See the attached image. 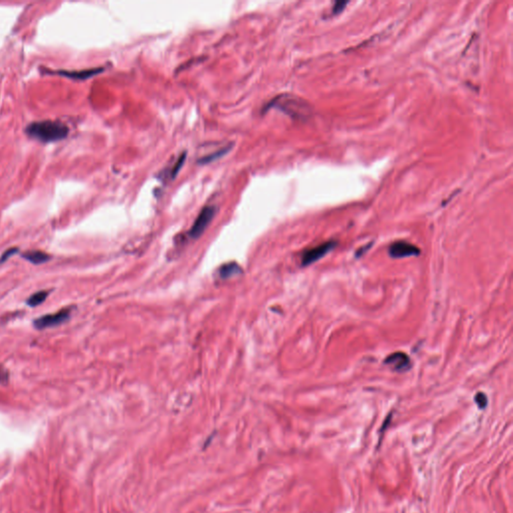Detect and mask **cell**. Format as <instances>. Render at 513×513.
<instances>
[{
  "label": "cell",
  "instance_id": "cell-14",
  "mask_svg": "<svg viewBox=\"0 0 513 513\" xmlns=\"http://www.w3.org/2000/svg\"><path fill=\"white\" fill-rule=\"evenodd\" d=\"M475 402L476 404L478 405L479 408L483 409L486 407L487 403H488V400H487V397L484 393H478L477 395L475 396Z\"/></svg>",
  "mask_w": 513,
  "mask_h": 513
},
{
  "label": "cell",
  "instance_id": "cell-2",
  "mask_svg": "<svg viewBox=\"0 0 513 513\" xmlns=\"http://www.w3.org/2000/svg\"><path fill=\"white\" fill-rule=\"evenodd\" d=\"M71 308H64L53 314H47L42 316L33 321V326L37 330H43L47 328L56 327L62 324H64L70 319Z\"/></svg>",
  "mask_w": 513,
  "mask_h": 513
},
{
  "label": "cell",
  "instance_id": "cell-12",
  "mask_svg": "<svg viewBox=\"0 0 513 513\" xmlns=\"http://www.w3.org/2000/svg\"><path fill=\"white\" fill-rule=\"evenodd\" d=\"M240 271V267L235 263H228L224 266H222L219 270V277L221 279H227L232 277V276L238 274Z\"/></svg>",
  "mask_w": 513,
  "mask_h": 513
},
{
  "label": "cell",
  "instance_id": "cell-9",
  "mask_svg": "<svg viewBox=\"0 0 513 513\" xmlns=\"http://www.w3.org/2000/svg\"><path fill=\"white\" fill-rule=\"evenodd\" d=\"M186 155H187L186 152L182 153V154L179 156V159H177V160L174 162V164H173L171 167L169 168L170 170L168 171V174H167V176L165 177V180H166V179H169L170 181H171V180L174 179L175 175H176L177 173H179V171H181L182 167H183L184 164H185Z\"/></svg>",
  "mask_w": 513,
  "mask_h": 513
},
{
  "label": "cell",
  "instance_id": "cell-15",
  "mask_svg": "<svg viewBox=\"0 0 513 513\" xmlns=\"http://www.w3.org/2000/svg\"><path fill=\"white\" fill-rule=\"evenodd\" d=\"M17 252H18V249H17V248H11V249H8L7 251H5V252L3 253L2 256H1V259H0V262L3 263V262H5V261H7V260L10 258V256H12L13 255L17 254Z\"/></svg>",
  "mask_w": 513,
  "mask_h": 513
},
{
  "label": "cell",
  "instance_id": "cell-7",
  "mask_svg": "<svg viewBox=\"0 0 513 513\" xmlns=\"http://www.w3.org/2000/svg\"><path fill=\"white\" fill-rule=\"evenodd\" d=\"M22 258H24L26 261H28L29 263L33 265H41V264H44L48 262L51 259V256L45 252L32 250V251L25 252L22 255Z\"/></svg>",
  "mask_w": 513,
  "mask_h": 513
},
{
  "label": "cell",
  "instance_id": "cell-6",
  "mask_svg": "<svg viewBox=\"0 0 513 513\" xmlns=\"http://www.w3.org/2000/svg\"><path fill=\"white\" fill-rule=\"evenodd\" d=\"M384 364L395 372H405L410 367V358L403 352H395L389 355Z\"/></svg>",
  "mask_w": 513,
  "mask_h": 513
},
{
  "label": "cell",
  "instance_id": "cell-8",
  "mask_svg": "<svg viewBox=\"0 0 513 513\" xmlns=\"http://www.w3.org/2000/svg\"><path fill=\"white\" fill-rule=\"evenodd\" d=\"M103 70V68H92L82 71H57V74L65 75L69 78H74V80H86V78H89L97 73H101Z\"/></svg>",
  "mask_w": 513,
  "mask_h": 513
},
{
  "label": "cell",
  "instance_id": "cell-1",
  "mask_svg": "<svg viewBox=\"0 0 513 513\" xmlns=\"http://www.w3.org/2000/svg\"><path fill=\"white\" fill-rule=\"evenodd\" d=\"M26 134L42 143H53L62 141L69 133L68 127L59 121H43L30 124L26 129Z\"/></svg>",
  "mask_w": 513,
  "mask_h": 513
},
{
  "label": "cell",
  "instance_id": "cell-10",
  "mask_svg": "<svg viewBox=\"0 0 513 513\" xmlns=\"http://www.w3.org/2000/svg\"><path fill=\"white\" fill-rule=\"evenodd\" d=\"M49 293L47 291H39V292H36L35 294L31 295L30 297L26 300V304L31 307V308H34V307H37L41 304H43L46 298L48 297Z\"/></svg>",
  "mask_w": 513,
  "mask_h": 513
},
{
  "label": "cell",
  "instance_id": "cell-11",
  "mask_svg": "<svg viewBox=\"0 0 513 513\" xmlns=\"http://www.w3.org/2000/svg\"><path fill=\"white\" fill-rule=\"evenodd\" d=\"M231 148H232V146H230V147L227 146V147H225V148H223L221 150H218L214 151L213 153L205 155V156L201 157V159L199 160V163L200 164H208V163H211V162H214L215 160H218V159H220V157H222L225 154H227L231 150Z\"/></svg>",
  "mask_w": 513,
  "mask_h": 513
},
{
  "label": "cell",
  "instance_id": "cell-5",
  "mask_svg": "<svg viewBox=\"0 0 513 513\" xmlns=\"http://www.w3.org/2000/svg\"><path fill=\"white\" fill-rule=\"evenodd\" d=\"M388 253L391 258L402 259V258H407V256H418L420 254V249L410 243L399 241V242L393 243L389 247Z\"/></svg>",
  "mask_w": 513,
  "mask_h": 513
},
{
  "label": "cell",
  "instance_id": "cell-3",
  "mask_svg": "<svg viewBox=\"0 0 513 513\" xmlns=\"http://www.w3.org/2000/svg\"><path fill=\"white\" fill-rule=\"evenodd\" d=\"M215 214V208L214 206L205 207L202 212L199 214L198 218L195 219L193 225L189 231V236L192 239H196L205 232L208 226L211 224L212 220Z\"/></svg>",
  "mask_w": 513,
  "mask_h": 513
},
{
  "label": "cell",
  "instance_id": "cell-13",
  "mask_svg": "<svg viewBox=\"0 0 513 513\" xmlns=\"http://www.w3.org/2000/svg\"><path fill=\"white\" fill-rule=\"evenodd\" d=\"M8 382H9V373L2 365H0V384L7 385Z\"/></svg>",
  "mask_w": 513,
  "mask_h": 513
},
{
  "label": "cell",
  "instance_id": "cell-4",
  "mask_svg": "<svg viewBox=\"0 0 513 513\" xmlns=\"http://www.w3.org/2000/svg\"><path fill=\"white\" fill-rule=\"evenodd\" d=\"M337 246V242L334 241V240H331V241H328V242H325L317 247H314V248H311L307 251H305L302 255V259H301V262H302V266L306 267V266H309L315 262L319 261L320 259L324 258V256L329 254L331 251H333L335 249V247Z\"/></svg>",
  "mask_w": 513,
  "mask_h": 513
}]
</instances>
